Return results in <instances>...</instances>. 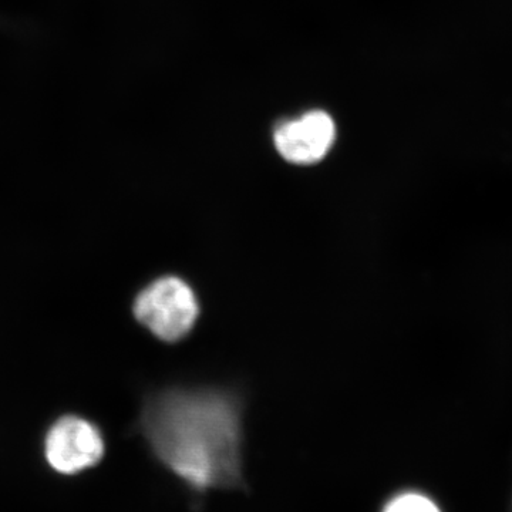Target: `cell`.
<instances>
[{
	"label": "cell",
	"instance_id": "1",
	"mask_svg": "<svg viewBox=\"0 0 512 512\" xmlns=\"http://www.w3.org/2000/svg\"><path fill=\"white\" fill-rule=\"evenodd\" d=\"M140 431L197 503L212 490H247L244 403L237 393L222 387L161 390L144 404Z\"/></svg>",
	"mask_w": 512,
	"mask_h": 512
},
{
	"label": "cell",
	"instance_id": "2",
	"mask_svg": "<svg viewBox=\"0 0 512 512\" xmlns=\"http://www.w3.org/2000/svg\"><path fill=\"white\" fill-rule=\"evenodd\" d=\"M134 315L156 338L174 343L194 329L200 303L184 279L168 275L138 293Z\"/></svg>",
	"mask_w": 512,
	"mask_h": 512
},
{
	"label": "cell",
	"instance_id": "3",
	"mask_svg": "<svg viewBox=\"0 0 512 512\" xmlns=\"http://www.w3.org/2000/svg\"><path fill=\"white\" fill-rule=\"evenodd\" d=\"M103 456V436L89 420L77 416L62 417L47 431L46 461L60 476L72 477L90 470Z\"/></svg>",
	"mask_w": 512,
	"mask_h": 512
},
{
	"label": "cell",
	"instance_id": "4",
	"mask_svg": "<svg viewBox=\"0 0 512 512\" xmlns=\"http://www.w3.org/2000/svg\"><path fill=\"white\" fill-rule=\"evenodd\" d=\"M338 126L325 110H309L279 123L274 130V146L286 163L318 164L335 146Z\"/></svg>",
	"mask_w": 512,
	"mask_h": 512
},
{
	"label": "cell",
	"instance_id": "5",
	"mask_svg": "<svg viewBox=\"0 0 512 512\" xmlns=\"http://www.w3.org/2000/svg\"><path fill=\"white\" fill-rule=\"evenodd\" d=\"M380 512H443L429 494L419 490H403L392 495Z\"/></svg>",
	"mask_w": 512,
	"mask_h": 512
}]
</instances>
